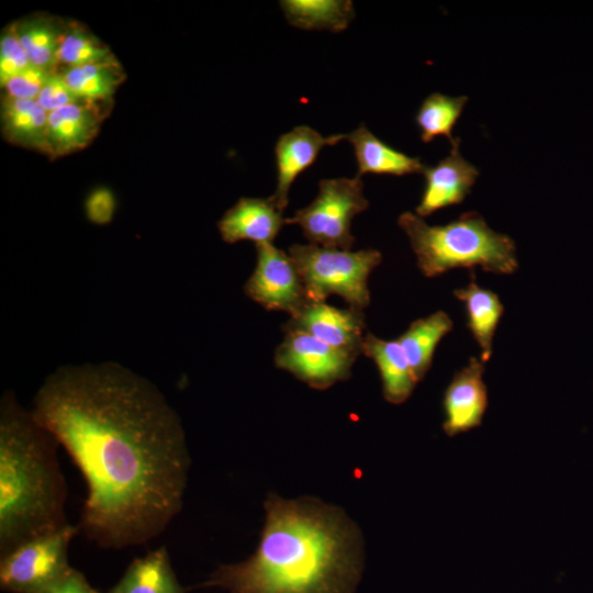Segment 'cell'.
<instances>
[{
    "label": "cell",
    "mask_w": 593,
    "mask_h": 593,
    "mask_svg": "<svg viewBox=\"0 0 593 593\" xmlns=\"http://www.w3.org/2000/svg\"><path fill=\"white\" fill-rule=\"evenodd\" d=\"M31 411L87 483L78 526L98 546L143 545L181 511L186 435L148 379L115 361L64 365L45 378Z\"/></svg>",
    "instance_id": "cell-1"
},
{
    "label": "cell",
    "mask_w": 593,
    "mask_h": 593,
    "mask_svg": "<svg viewBox=\"0 0 593 593\" xmlns=\"http://www.w3.org/2000/svg\"><path fill=\"white\" fill-rule=\"evenodd\" d=\"M258 546L244 561L220 564L199 586L227 593H356L363 572L357 525L313 497L270 493Z\"/></svg>",
    "instance_id": "cell-2"
},
{
    "label": "cell",
    "mask_w": 593,
    "mask_h": 593,
    "mask_svg": "<svg viewBox=\"0 0 593 593\" xmlns=\"http://www.w3.org/2000/svg\"><path fill=\"white\" fill-rule=\"evenodd\" d=\"M54 436L20 404L0 400V556L67 525V484Z\"/></svg>",
    "instance_id": "cell-3"
},
{
    "label": "cell",
    "mask_w": 593,
    "mask_h": 593,
    "mask_svg": "<svg viewBox=\"0 0 593 593\" xmlns=\"http://www.w3.org/2000/svg\"><path fill=\"white\" fill-rule=\"evenodd\" d=\"M398 224L407 235L425 277L463 267L479 266L497 275H510L518 268L514 240L493 231L475 212L444 225H429L417 214L404 212Z\"/></svg>",
    "instance_id": "cell-4"
},
{
    "label": "cell",
    "mask_w": 593,
    "mask_h": 593,
    "mask_svg": "<svg viewBox=\"0 0 593 593\" xmlns=\"http://www.w3.org/2000/svg\"><path fill=\"white\" fill-rule=\"evenodd\" d=\"M288 254L293 259L307 298L325 301L340 296L351 309L369 305L368 278L382 257L376 249L350 251L314 244H294Z\"/></svg>",
    "instance_id": "cell-5"
},
{
    "label": "cell",
    "mask_w": 593,
    "mask_h": 593,
    "mask_svg": "<svg viewBox=\"0 0 593 593\" xmlns=\"http://www.w3.org/2000/svg\"><path fill=\"white\" fill-rule=\"evenodd\" d=\"M368 205L359 176L323 179L316 198L287 217L286 224L299 225L310 244L350 250L355 242L350 232L351 220Z\"/></svg>",
    "instance_id": "cell-6"
},
{
    "label": "cell",
    "mask_w": 593,
    "mask_h": 593,
    "mask_svg": "<svg viewBox=\"0 0 593 593\" xmlns=\"http://www.w3.org/2000/svg\"><path fill=\"white\" fill-rule=\"evenodd\" d=\"M80 530L70 525L29 539L0 557V588L10 593H40L69 570L68 548Z\"/></svg>",
    "instance_id": "cell-7"
},
{
    "label": "cell",
    "mask_w": 593,
    "mask_h": 593,
    "mask_svg": "<svg viewBox=\"0 0 593 593\" xmlns=\"http://www.w3.org/2000/svg\"><path fill=\"white\" fill-rule=\"evenodd\" d=\"M275 363L311 388L323 390L346 380L355 359L301 331H284Z\"/></svg>",
    "instance_id": "cell-8"
},
{
    "label": "cell",
    "mask_w": 593,
    "mask_h": 593,
    "mask_svg": "<svg viewBox=\"0 0 593 593\" xmlns=\"http://www.w3.org/2000/svg\"><path fill=\"white\" fill-rule=\"evenodd\" d=\"M256 267L244 286L245 294L267 310L292 316L310 299L291 256L272 243L256 245Z\"/></svg>",
    "instance_id": "cell-9"
},
{
    "label": "cell",
    "mask_w": 593,
    "mask_h": 593,
    "mask_svg": "<svg viewBox=\"0 0 593 593\" xmlns=\"http://www.w3.org/2000/svg\"><path fill=\"white\" fill-rule=\"evenodd\" d=\"M284 331H301L342 350L355 360L362 354L363 311L338 309L325 301L309 300L284 325Z\"/></svg>",
    "instance_id": "cell-10"
},
{
    "label": "cell",
    "mask_w": 593,
    "mask_h": 593,
    "mask_svg": "<svg viewBox=\"0 0 593 593\" xmlns=\"http://www.w3.org/2000/svg\"><path fill=\"white\" fill-rule=\"evenodd\" d=\"M459 143L456 137L448 156L435 166H425V187L415 210L418 216L426 217L440 209L461 203L474 184L479 170L461 156Z\"/></svg>",
    "instance_id": "cell-11"
},
{
    "label": "cell",
    "mask_w": 593,
    "mask_h": 593,
    "mask_svg": "<svg viewBox=\"0 0 593 593\" xmlns=\"http://www.w3.org/2000/svg\"><path fill=\"white\" fill-rule=\"evenodd\" d=\"M483 373V362L472 357L448 384L443 401V428L448 436L468 432L481 424L488 406Z\"/></svg>",
    "instance_id": "cell-12"
},
{
    "label": "cell",
    "mask_w": 593,
    "mask_h": 593,
    "mask_svg": "<svg viewBox=\"0 0 593 593\" xmlns=\"http://www.w3.org/2000/svg\"><path fill=\"white\" fill-rule=\"evenodd\" d=\"M346 139V135L323 136L316 130L300 125L282 134L275 146L277 188L271 195L283 211L289 203V190L294 180L311 167L322 148Z\"/></svg>",
    "instance_id": "cell-13"
},
{
    "label": "cell",
    "mask_w": 593,
    "mask_h": 593,
    "mask_svg": "<svg viewBox=\"0 0 593 593\" xmlns=\"http://www.w3.org/2000/svg\"><path fill=\"white\" fill-rule=\"evenodd\" d=\"M286 224L283 211L273 199L240 198L217 222L224 242L251 240L256 245L272 243Z\"/></svg>",
    "instance_id": "cell-14"
},
{
    "label": "cell",
    "mask_w": 593,
    "mask_h": 593,
    "mask_svg": "<svg viewBox=\"0 0 593 593\" xmlns=\"http://www.w3.org/2000/svg\"><path fill=\"white\" fill-rule=\"evenodd\" d=\"M102 103L78 100L48 113V156L57 158L87 147L104 118Z\"/></svg>",
    "instance_id": "cell-15"
},
{
    "label": "cell",
    "mask_w": 593,
    "mask_h": 593,
    "mask_svg": "<svg viewBox=\"0 0 593 593\" xmlns=\"http://www.w3.org/2000/svg\"><path fill=\"white\" fill-rule=\"evenodd\" d=\"M362 354L378 367L384 399L392 404L405 402L417 380L398 340H385L368 333L363 338Z\"/></svg>",
    "instance_id": "cell-16"
},
{
    "label": "cell",
    "mask_w": 593,
    "mask_h": 593,
    "mask_svg": "<svg viewBox=\"0 0 593 593\" xmlns=\"http://www.w3.org/2000/svg\"><path fill=\"white\" fill-rule=\"evenodd\" d=\"M0 118L3 137L9 143L48 156V112L36 100L13 99L2 94Z\"/></svg>",
    "instance_id": "cell-17"
},
{
    "label": "cell",
    "mask_w": 593,
    "mask_h": 593,
    "mask_svg": "<svg viewBox=\"0 0 593 593\" xmlns=\"http://www.w3.org/2000/svg\"><path fill=\"white\" fill-rule=\"evenodd\" d=\"M353 145L358 176L366 174L405 176L423 172L425 165L418 157L399 152L374 136L365 125L346 135Z\"/></svg>",
    "instance_id": "cell-18"
},
{
    "label": "cell",
    "mask_w": 593,
    "mask_h": 593,
    "mask_svg": "<svg viewBox=\"0 0 593 593\" xmlns=\"http://www.w3.org/2000/svg\"><path fill=\"white\" fill-rule=\"evenodd\" d=\"M165 546L134 559L119 582L107 593H186Z\"/></svg>",
    "instance_id": "cell-19"
},
{
    "label": "cell",
    "mask_w": 593,
    "mask_h": 593,
    "mask_svg": "<svg viewBox=\"0 0 593 593\" xmlns=\"http://www.w3.org/2000/svg\"><path fill=\"white\" fill-rule=\"evenodd\" d=\"M451 329L452 321L449 315L444 311H437L412 322L396 338L417 382L428 372L437 345Z\"/></svg>",
    "instance_id": "cell-20"
},
{
    "label": "cell",
    "mask_w": 593,
    "mask_h": 593,
    "mask_svg": "<svg viewBox=\"0 0 593 593\" xmlns=\"http://www.w3.org/2000/svg\"><path fill=\"white\" fill-rule=\"evenodd\" d=\"M455 296L465 304L468 327L481 349V361L492 356L493 337L503 314V305L491 290L471 281L465 288L457 289Z\"/></svg>",
    "instance_id": "cell-21"
},
{
    "label": "cell",
    "mask_w": 593,
    "mask_h": 593,
    "mask_svg": "<svg viewBox=\"0 0 593 593\" xmlns=\"http://www.w3.org/2000/svg\"><path fill=\"white\" fill-rule=\"evenodd\" d=\"M13 23L31 64L47 71L57 70L64 21L37 13Z\"/></svg>",
    "instance_id": "cell-22"
},
{
    "label": "cell",
    "mask_w": 593,
    "mask_h": 593,
    "mask_svg": "<svg viewBox=\"0 0 593 593\" xmlns=\"http://www.w3.org/2000/svg\"><path fill=\"white\" fill-rule=\"evenodd\" d=\"M289 24L303 30L344 31L355 16L348 0H282Z\"/></svg>",
    "instance_id": "cell-23"
},
{
    "label": "cell",
    "mask_w": 593,
    "mask_h": 593,
    "mask_svg": "<svg viewBox=\"0 0 593 593\" xmlns=\"http://www.w3.org/2000/svg\"><path fill=\"white\" fill-rule=\"evenodd\" d=\"M58 70L79 99L97 103L110 102L125 79V72L116 58Z\"/></svg>",
    "instance_id": "cell-24"
},
{
    "label": "cell",
    "mask_w": 593,
    "mask_h": 593,
    "mask_svg": "<svg viewBox=\"0 0 593 593\" xmlns=\"http://www.w3.org/2000/svg\"><path fill=\"white\" fill-rule=\"evenodd\" d=\"M110 47L82 24L64 21L57 60L58 68L77 67L114 59Z\"/></svg>",
    "instance_id": "cell-25"
},
{
    "label": "cell",
    "mask_w": 593,
    "mask_h": 593,
    "mask_svg": "<svg viewBox=\"0 0 593 593\" xmlns=\"http://www.w3.org/2000/svg\"><path fill=\"white\" fill-rule=\"evenodd\" d=\"M467 101L466 96L449 97L439 92L429 94L422 102L415 116L422 141L429 143L436 136L443 135L452 143L455 141L451 135L452 128Z\"/></svg>",
    "instance_id": "cell-26"
},
{
    "label": "cell",
    "mask_w": 593,
    "mask_h": 593,
    "mask_svg": "<svg viewBox=\"0 0 593 593\" xmlns=\"http://www.w3.org/2000/svg\"><path fill=\"white\" fill-rule=\"evenodd\" d=\"M32 64L16 34L14 23L7 25L0 36V85L23 71Z\"/></svg>",
    "instance_id": "cell-27"
},
{
    "label": "cell",
    "mask_w": 593,
    "mask_h": 593,
    "mask_svg": "<svg viewBox=\"0 0 593 593\" xmlns=\"http://www.w3.org/2000/svg\"><path fill=\"white\" fill-rule=\"evenodd\" d=\"M51 71L31 65L2 87L3 96L21 100H36Z\"/></svg>",
    "instance_id": "cell-28"
},
{
    "label": "cell",
    "mask_w": 593,
    "mask_h": 593,
    "mask_svg": "<svg viewBox=\"0 0 593 593\" xmlns=\"http://www.w3.org/2000/svg\"><path fill=\"white\" fill-rule=\"evenodd\" d=\"M78 100L80 99L74 93L58 69L51 71L36 98L38 104L48 113Z\"/></svg>",
    "instance_id": "cell-29"
},
{
    "label": "cell",
    "mask_w": 593,
    "mask_h": 593,
    "mask_svg": "<svg viewBox=\"0 0 593 593\" xmlns=\"http://www.w3.org/2000/svg\"><path fill=\"white\" fill-rule=\"evenodd\" d=\"M115 208V197L104 187L93 189L85 201V213L90 222L97 225L110 223Z\"/></svg>",
    "instance_id": "cell-30"
},
{
    "label": "cell",
    "mask_w": 593,
    "mask_h": 593,
    "mask_svg": "<svg viewBox=\"0 0 593 593\" xmlns=\"http://www.w3.org/2000/svg\"><path fill=\"white\" fill-rule=\"evenodd\" d=\"M40 593H101L94 589L87 578L72 567L58 581Z\"/></svg>",
    "instance_id": "cell-31"
}]
</instances>
